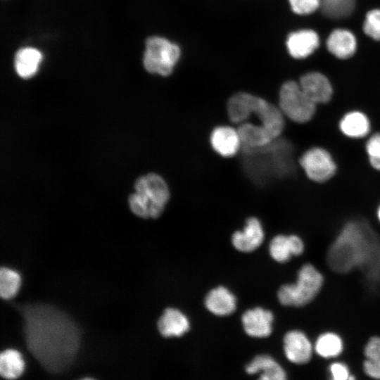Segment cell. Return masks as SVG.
Segmentation results:
<instances>
[{
	"instance_id": "cell-32",
	"label": "cell",
	"mask_w": 380,
	"mask_h": 380,
	"mask_svg": "<svg viewBox=\"0 0 380 380\" xmlns=\"http://www.w3.org/2000/svg\"><path fill=\"white\" fill-rule=\"evenodd\" d=\"M330 374L334 380L354 379L351 376L348 367L341 362H334L329 367Z\"/></svg>"
},
{
	"instance_id": "cell-26",
	"label": "cell",
	"mask_w": 380,
	"mask_h": 380,
	"mask_svg": "<svg viewBox=\"0 0 380 380\" xmlns=\"http://www.w3.org/2000/svg\"><path fill=\"white\" fill-rule=\"evenodd\" d=\"M20 285V277L13 270L2 267L0 269V296L8 300L14 297Z\"/></svg>"
},
{
	"instance_id": "cell-21",
	"label": "cell",
	"mask_w": 380,
	"mask_h": 380,
	"mask_svg": "<svg viewBox=\"0 0 380 380\" xmlns=\"http://www.w3.org/2000/svg\"><path fill=\"white\" fill-rule=\"evenodd\" d=\"M338 126L344 135L353 139L366 137L371 127L367 116L357 110L346 113L340 120Z\"/></svg>"
},
{
	"instance_id": "cell-16",
	"label": "cell",
	"mask_w": 380,
	"mask_h": 380,
	"mask_svg": "<svg viewBox=\"0 0 380 380\" xmlns=\"http://www.w3.org/2000/svg\"><path fill=\"white\" fill-rule=\"evenodd\" d=\"M160 334L166 338L181 336L189 330L188 318L180 310L166 308L158 321Z\"/></svg>"
},
{
	"instance_id": "cell-3",
	"label": "cell",
	"mask_w": 380,
	"mask_h": 380,
	"mask_svg": "<svg viewBox=\"0 0 380 380\" xmlns=\"http://www.w3.org/2000/svg\"><path fill=\"white\" fill-rule=\"evenodd\" d=\"M227 113L234 123L244 122L253 114L256 115L274 139L280 137L284 128V115L279 108L248 93L233 95L227 103Z\"/></svg>"
},
{
	"instance_id": "cell-33",
	"label": "cell",
	"mask_w": 380,
	"mask_h": 380,
	"mask_svg": "<svg viewBox=\"0 0 380 380\" xmlns=\"http://www.w3.org/2000/svg\"><path fill=\"white\" fill-rule=\"evenodd\" d=\"M377 216H378L379 220L380 221V205L377 210Z\"/></svg>"
},
{
	"instance_id": "cell-28",
	"label": "cell",
	"mask_w": 380,
	"mask_h": 380,
	"mask_svg": "<svg viewBox=\"0 0 380 380\" xmlns=\"http://www.w3.org/2000/svg\"><path fill=\"white\" fill-rule=\"evenodd\" d=\"M366 151L371 166L380 170V133H375L368 139Z\"/></svg>"
},
{
	"instance_id": "cell-17",
	"label": "cell",
	"mask_w": 380,
	"mask_h": 380,
	"mask_svg": "<svg viewBox=\"0 0 380 380\" xmlns=\"http://www.w3.org/2000/svg\"><path fill=\"white\" fill-rule=\"evenodd\" d=\"M236 299L226 287L220 286L212 289L205 298L206 308L217 316L231 315L236 310Z\"/></svg>"
},
{
	"instance_id": "cell-24",
	"label": "cell",
	"mask_w": 380,
	"mask_h": 380,
	"mask_svg": "<svg viewBox=\"0 0 380 380\" xmlns=\"http://www.w3.org/2000/svg\"><path fill=\"white\" fill-rule=\"evenodd\" d=\"M363 362L365 373L371 378L380 379V337L372 336L367 343Z\"/></svg>"
},
{
	"instance_id": "cell-31",
	"label": "cell",
	"mask_w": 380,
	"mask_h": 380,
	"mask_svg": "<svg viewBox=\"0 0 380 380\" xmlns=\"http://www.w3.org/2000/svg\"><path fill=\"white\" fill-rule=\"evenodd\" d=\"M293 11L306 15L313 13L321 6V0H289Z\"/></svg>"
},
{
	"instance_id": "cell-7",
	"label": "cell",
	"mask_w": 380,
	"mask_h": 380,
	"mask_svg": "<svg viewBox=\"0 0 380 380\" xmlns=\"http://www.w3.org/2000/svg\"><path fill=\"white\" fill-rule=\"evenodd\" d=\"M136 192L143 195L150 203V217L158 218L170 198L168 186L164 179L156 173L138 178L134 184Z\"/></svg>"
},
{
	"instance_id": "cell-2",
	"label": "cell",
	"mask_w": 380,
	"mask_h": 380,
	"mask_svg": "<svg viewBox=\"0 0 380 380\" xmlns=\"http://www.w3.org/2000/svg\"><path fill=\"white\" fill-rule=\"evenodd\" d=\"M327 261L335 272L357 267L370 281L380 283V238L365 221H350L331 245Z\"/></svg>"
},
{
	"instance_id": "cell-1",
	"label": "cell",
	"mask_w": 380,
	"mask_h": 380,
	"mask_svg": "<svg viewBox=\"0 0 380 380\" xmlns=\"http://www.w3.org/2000/svg\"><path fill=\"white\" fill-rule=\"evenodd\" d=\"M27 350L46 372L58 374L74 362L80 345V330L64 312L49 304L18 306Z\"/></svg>"
},
{
	"instance_id": "cell-12",
	"label": "cell",
	"mask_w": 380,
	"mask_h": 380,
	"mask_svg": "<svg viewBox=\"0 0 380 380\" xmlns=\"http://www.w3.org/2000/svg\"><path fill=\"white\" fill-rule=\"evenodd\" d=\"M299 84L306 95L315 103L328 102L332 96V87L329 80L319 72L304 75Z\"/></svg>"
},
{
	"instance_id": "cell-25",
	"label": "cell",
	"mask_w": 380,
	"mask_h": 380,
	"mask_svg": "<svg viewBox=\"0 0 380 380\" xmlns=\"http://www.w3.org/2000/svg\"><path fill=\"white\" fill-rule=\"evenodd\" d=\"M343 341L340 336L332 332L321 334L317 339L315 350L321 357L330 358L340 355L343 350Z\"/></svg>"
},
{
	"instance_id": "cell-11",
	"label": "cell",
	"mask_w": 380,
	"mask_h": 380,
	"mask_svg": "<svg viewBox=\"0 0 380 380\" xmlns=\"http://www.w3.org/2000/svg\"><path fill=\"white\" fill-rule=\"evenodd\" d=\"M264 239V231L259 220L251 217L246 220L242 231L235 232L232 242L236 249L241 252H251L258 248Z\"/></svg>"
},
{
	"instance_id": "cell-22",
	"label": "cell",
	"mask_w": 380,
	"mask_h": 380,
	"mask_svg": "<svg viewBox=\"0 0 380 380\" xmlns=\"http://www.w3.org/2000/svg\"><path fill=\"white\" fill-rule=\"evenodd\" d=\"M42 56L34 48L25 47L19 49L14 58V67L17 74L23 78L33 76L38 70Z\"/></svg>"
},
{
	"instance_id": "cell-29",
	"label": "cell",
	"mask_w": 380,
	"mask_h": 380,
	"mask_svg": "<svg viewBox=\"0 0 380 380\" xmlns=\"http://www.w3.org/2000/svg\"><path fill=\"white\" fill-rule=\"evenodd\" d=\"M365 34L376 40H380V9L368 12L363 25Z\"/></svg>"
},
{
	"instance_id": "cell-8",
	"label": "cell",
	"mask_w": 380,
	"mask_h": 380,
	"mask_svg": "<svg viewBox=\"0 0 380 380\" xmlns=\"http://www.w3.org/2000/svg\"><path fill=\"white\" fill-rule=\"evenodd\" d=\"M299 164L306 176L315 182H327L336 172V165L331 155L321 147H312L304 152Z\"/></svg>"
},
{
	"instance_id": "cell-13",
	"label": "cell",
	"mask_w": 380,
	"mask_h": 380,
	"mask_svg": "<svg viewBox=\"0 0 380 380\" xmlns=\"http://www.w3.org/2000/svg\"><path fill=\"white\" fill-rule=\"evenodd\" d=\"M213 148L223 157H232L239 150L241 139L237 129L229 126L215 127L210 137Z\"/></svg>"
},
{
	"instance_id": "cell-10",
	"label": "cell",
	"mask_w": 380,
	"mask_h": 380,
	"mask_svg": "<svg viewBox=\"0 0 380 380\" xmlns=\"http://www.w3.org/2000/svg\"><path fill=\"white\" fill-rule=\"evenodd\" d=\"M273 319L272 312L260 307L246 311L241 317L245 332L255 338H265L271 334Z\"/></svg>"
},
{
	"instance_id": "cell-6",
	"label": "cell",
	"mask_w": 380,
	"mask_h": 380,
	"mask_svg": "<svg viewBox=\"0 0 380 380\" xmlns=\"http://www.w3.org/2000/svg\"><path fill=\"white\" fill-rule=\"evenodd\" d=\"M180 56L179 46L169 40L152 37L147 39L144 55V65L151 73L169 75Z\"/></svg>"
},
{
	"instance_id": "cell-15",
	"label": "cell",
	"mask_w": 380,
	"mask_h": 380,
	"mask_svg": "<svg viewBox=\"0 0 380 380\" xmlns=\"http://www.w3.org/2000/svg\"><path fill=\"white\" fill-rule=\"evenodd\" d=\"M319 37L311 30H303L291 33L286 41L291 56L303 58L312 53L319 46Z\"/></svg>"
},
{
	"instance_id": "cell-23",
	"label": "cell",
	"mask_w": 380,
	"mask_h": 380,
	"mask_svg": "<svg viewBox=\"0 0 380 380\" xmlns=\"http://www.w3.org/2000/svg\"><path fill=\"white\" fill-rule=\"evenodd\" d=\"M24 362L20 353L13 349H7L0 354V374L4 379H13L21 375Z\"/></svg>"
},
{
	"instance_id": "cell-19",
	"label": "cell",
	"mask_w": 380,
	"mask_h": 380,
	"mask_svg": "<svg viewBox=\"0 0 380 380\" xmlns=\"http://www.w3.org/2000/svg\"><path fill=\"white\" fill-rule=\"evenodd\" d=\"M328 50L336 57L345 59L353 56L356 49V39L350 31L337 29L331 32L327 41Z\"/></svg>"
},
{
	"instance_id": "cell-14",
	"label": "cell",
	"mask_w": 380,
	"mask_h": 380,
	"mask_svg": "<svg viewBox=\"0 0 380 380\" xmlns=\"http://www.w3.org/2000/svg\"><path fill=\"white\" fill-rule=\"evenodd\" d=\"M271 257L279 262H287L292 255H299L304 251V244L296 235L279 234L271 241L269 246Z\"/></svg>"
},
{
	"instance_id": "cell-18",
	"label": "cell",
	"mask_w": 380,
	"mask_h": 380,
	"mask_svg": "<svg viewBox=\"0 0 380 380\" xmlns=\"http://www.w3.org/2000/svg\"><path fill=\"white\" fill-rule=\"evenodd\" d=\"M245 369L249 374H255L260 372V379L284 380L286 378V372L281 366L267 355L255 356L246 366Z\"/></svg>"
},
{
	"instance_id": "cell-30",
	"label": "cell",
	"mask_w": 380,
	"mask_h": 380,
	"mask_svg": "<svg viewBox=\"0 0 380 380\" xmlns=\"http://www.w3.org/2000/svg\"><path fill=\"white\" fill-rule=\"evenodd\" d=\"M129 204L131 210L136 215L142 218L150 217V203L143 195L137 192L131 194Z\"/></svg>"
},
{
	"instance_id": "cell-27",
	"label": "cell",
	"mask_w": 380,
	"mask_h": 380,
	"mask_svg": "<svg viewBox=\"0 0 380 380\" xmlns=\"http://www.w3.org/2000/svg\"><path fill=\"white\" fill-rule=\"evenodd\" d=\"M355 0H321L323 13L331 18L349 15L353 11Z\"/></svg>"
},
{
	"instance_id": "cell-5",
	"label": "cell",
	"mask_w": 380,
	"mask_h": 380,
	"mask_svg": "<svg viewBox=\"0 0 380 380\" xmlns=\"http://www.w3.org/2000/svg\"><path fill=\"white\" fill-rule=\"evenodd\" d=\"M316 105L299 83L287 81L282 84L279 91V108L291 120L298 123L310 121L315 115Z\"/></svg>"
},
{
	"instance_id": "cell-4",
	"label": "cell",
	"mask_w": 380,
	"mask_h": 380,
	"mask_svg": "<svg viewBox=\"0 0 380 380\" xmlns=\"http://www.w3.org/2000/svg\"><path fill=\"white\" fill-rule=\"evenodd\" d=\"M322 274L311 264H305L298 273L296 283L281 286L277 298L286 306L300 307L311 302L323 284Z\"/></svg>"
},
{
	"instance_id": "cell-20",
	"label": "cell",
	"mask_w": 380,
	"mask_h": 380,
	"mask_svg": "<svg viewBox=\"0 0 380 380\" xmlns=\"http://www.w3.org/2000/svg\"><path fill=\"white\" fill-rule=\"evenodd\" d=\"M241 142L248 148L265 147L274 139L262 125L242 122L237 129Z\"/></svg>"
},
{
	"instance_id": "cell-9",
	"label": "cell",
	"mask_w": 380,
	"mask_h": 380,
	"mask_svg": "<svg viewBox=\"0 0 380 380\" xmlns=\"http://www.w3.org/2000/svg\"><path fill=\"white\" fill-rule=\"evenodd\" d=\"M284 351L291 362L301 365L310 361L312 347L308 337L298 330L288 331L284 336Z\"/></svg>"
}]
</instances>
